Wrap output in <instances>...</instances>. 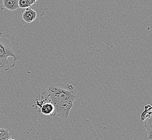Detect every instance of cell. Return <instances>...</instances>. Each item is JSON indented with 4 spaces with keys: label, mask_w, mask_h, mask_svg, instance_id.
<instances>
[{
    "label": "cell",
    "mask_w": 152,
    "mask_h": 140,
    "mask_svg": "<svg viewBox=\"0 0 152 140\" xmlns=\"http://www.w3.org/2000/svg\"><path fill=\"white\" fill-rule=\"evenodd\" d=\"M19 8L22 9H26L31 6L29 0H18Z\"/></svg>",
    "instance_id": "9c48e42d"
},
{
    "label": "cell",
    "mask_w": 152,
    "mask_h": 140,
    "mask_svg": "<svg viewBox=\"0 0 152 140\" xmlns=\"http://www.w3.org/2000/svg\"><path fill=\"white\" fill-rule=\"evenodd\" d=\"M39 111H40L42 114L45 115H50L51 117L55 116V107L51 101H47L41 105V107L39 108Z\"/></svg>",
    "instance_id": "3957f363"
},
{
    "label": "cell",
    "mask_w": 152,
    "mask_h": 140,
    "mask_svg": "<svg viewBox=\"0 0 152 140\" xmlns=\"http://www.w3.org/2000/svg\"><path fill=\"white\" fill-rule=\"evenodd\" d=\"M7 140H15V139H14L13 138H10L9 139H8Z\"/></svg>",
    "instance_id": "8fae6325"
},
{
    "label": "cell",
    "mask_w": 152,
    "mask_h": 140,
    "mask_svg": "<svg viewBox=\"0 0 152 140\" xmlns=\"http://www.w3.org/2000/svg\"><path fill=\"white\" fill-rule=\"evenodd\" d=\"M37 18V13L33 9L30 8H26L23 12L22 15V18L26 23H31Z\"/></svg>",
    "instance_id": "277c9868"
},
{
    "label": "cell",
    "mask_w": 152,
    "mask_h": 140,
    "mask_svg": "<svg viewBox=\"0 0 152 140\" xmlns=\"http://www.w3.org/2000/svg\"><path fill=\"white\" fill-rule=\"evenodd\" d=\"M3 5L7 10L15 11L19 8L18 0H2Z\"/></svg>",
    "instance_id": "5b68a950"
},
{
    "label": "cell",
    "mask_w": 152,
    "mask_h": 140,
    "mask_svg": "<svg viewBox=\"0 0 152 140\" xmlns=\"http://www.w3.org/2000/svg\"><path fill=\"white\" fill-rule=\"evenodd\" d=\"M152 107L151 105H147L145 107V110L141 115V120L144 121L149 117H152Z\"/></svg>",
    "instance_id": "52a82bcc"
},
{
    "label": "cell",
    "mask_w": 152,
    "mask_h": 140,
    "mask_svg": "<svg viewBox=\"0 0 152 140\" xmlns=\"http://www.w3.org/2000/svg\"><path fill=\"white\" fill-rule=\"evenodd\" d=\"M36 1H37V0H29L30 4L31 6H32V4H35V3H36Z\"/></svg>",
    "instance_id": "30bf717a"
},
{
    "label": "cell",
    "mask_w": 152,
    "mask_h": 140,
    "mask_svg": "<svg viewBox=\"0 0 152 140\" xmlns=\"http://www.w3.org/2000/svg\"><path fill=\"white\" fill-rule=\"evenodd\" d=\"M152 117H149L148 118L146 119V120H144L145 125L146 128L147 134L148 137L149 139H152Z\"/></svg>",
    "instance_id": "8992f818"
},
{
    "label": "cell",
    "mask_w": 152,
    "mask_h": 140,
    "mask_svg": "<svg viewBox=\"0 0 152 140\" xmlns=\"http://www.w3.org/2000/svg\"><path fill=\"white\" fill-rule=\"evenodd\" d=\"M50 101L55 107V115L66 119L77 97L73 86L66 82L53 84L48 88Z\"/></svg>",
    "instance_id": "6da1fadb"
},
{
    "label": "cell",
    "mask_w": 152,
    "mask_h": 140,
    "mask_svg": "<svg viewBox=\"0 0 152 140\" xmlns=\"http://www.w3.org/2000/svg\"><path fill=\"white\" fill-rule=\"evenodd\" d=\"M11 138V133L8 129H0V140H7Z\"/></svg>",
    "instance_id": "ba28073f"
},
{
    "label": "cell",
    "mask_w": 152,
    "mask_h": 140,
    "mask_svg": "<svg viewBox=\"0 0 152 140\" xmlns=\"http://www.w3.org/2000/svg\"><path fill=\"white\" fill-rule=\"evenodd\" d=\"M20 47L15 42L14 36L6 35L0 36V67L2 68L9 64L8 58L9 57L14 58L13 64L3 70L4 71L14 67L16 62L20 58Z\"/></svg>",
    "instance_id": "7a4b0ae2"
}]
</instances>
